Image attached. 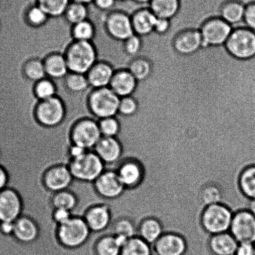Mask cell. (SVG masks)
<instances>
[{"instance_id":"1","label":"cell","mask_w":255,"mask_h":255,"mask_svg":"<svg viewBox=\"0 0 255 255\" xmlns=\"http://www.w3.org/2000/svg\"><path fill=\"white\" fill-rule=\"evenodd\" d=\"M69 73L86 75L97 63L98 53L91 41H75L65 54Z\"/></svg>"},{"instance_id":"2","label":"cell","mask_w":255,"mask_h":255,"mask_svg":"<svg viewBox=\"0 0 255 255\" xmlns=\"http://www.w3.org/2000/svg\"><path fill=\"white\" fill-rule=\"evenodd\" d=\"M234 214L223 203L207 205L200 215V224L210 236L229 232Z\"/></svg>"},{"instance_id":"3","label":"cell","mask_w":255,"mask_h":255,"mask_svg":"<svg viewBox=\"0 0 255 255\" xmlns=\"http://www.w3.org/2000/svg\"><path fill=\"white\" fill-rule=\"evenodd\" d=\"M68 168L74 179L91 182H95L106 170L105 163L93 150L71 159Z\"/></svg>"},{"instance_id":"4","label":"cell","mask_w":255,"mask_h":255,"mask_svg":"<svg viewBox=\"0 0 255 255\" xmlns=\"http://www.w3.org/2000/svg\"><path fill=\"white\" fill-rule=\"evenodd\" d=\"M121 98L110 87L98 89L91 93L89 107L99 120L116 117L119 114Z\"/></svg>"},{"instance_id":"5","label":"cell","mask_w":255,"mask_h":255,"mask_svg":"<svg viewBox=\"0 0 255 255\" xmlns=\"http://www.w3.org/2000/svg\"><path fill=\"white\" fill-rule=\"evenodd\" d=\"M91 234L90 228L81 218L72 217L68 222L58 227L59 242L64 247L70 249H75L85 244Z\"/></svg>"},{"instance_id":"6","label":"cell","mask_w":255,"mask_h":255,"mask_svg":"<svg viewBox=\"0 0 255 255\" xmlns=\"http://www.w3.org/2000/svg\"><path fill=\"white\" fill-rule=\"evenodd\" d=\"M106 170L117 172L126 189H134L141 186L145 178V168L142 161L137 158H126Z\"/></svg>"},{"instance_id":"7","label":"cell","mask_w":255,"mask_h":255,"mask_svg":"<svg viewBox=\"0 0 255 255\" xmlns=\"http://www.w3.org/2000/svg\"><path fill=\"white\" fill-rule=\"evenodd\" d=\"M225 46L235 58L242 60L252 58L255 56V32L249 28L235 29Z\"/></svg>"},{"instance_id":"8","label":"cell","mask_w":255,"mask_h":255,"mask_svg":"<svg viewBox=\"0 0 255 255\" xmlns=\"http://www.w3.org/2000/svg\"><path fill=\"white\" fill-rule=\"evenodd\" d=\"M99 121L96 119H85L79 121L72 130L73 145L80 146L88 151L93 150L103 137Z\"/></svg>"},{"instance_id":"9","label":"cell","mask_w":255,"mask_h":255,"mask_svg":"<svg viewBox=\"0 0 255 255\" xmlns=\"http://www.w3.org/2000/svg\"><path fill=\"white\" fill-rule=\"evenodd\" d=\"M37 120L46 127H55L63 123L66 116L64 101L58 96L41 101L36 110Z\"/></svg>"},{"instance_id":"10","label":"cell","mask_w":255,"mask_h":255,"mask_svg":"<svg viewBox=\"0 0 255 255\" xmlns=\"http://www.w3.org/2000/svg\"><path fill=\"white\" fill-rule=\"evenodd\" d=\"M232 26L220 18L207 21L200 29L202 47L224 45L232 33Z\"/></svg>"},{"instance_id":"11","label":"cell","mask_w":255,"mask_h":255,"mask_svg":"<svg viewBox=\"0 0 255 255\" xmlns=\"http://www.w3.org/2000/svg\"><path fill=\"white\" fill-rule=\"evenodd\" d=\"M229 232L239 243L255 244V217L247 209L234 213Z\"/></svg>"},{"instance_id":"12","label":"cell","mask_w":255,"mask_h":255,"mask_svg":"<svg viewBox=\"0 0 255 255\" xmlns=\"http://www.w3.org/2000/svg\"><path fill=\"white\" fill-rule=\"evenodd\" d=\"M108 33L116 41H125L135 34L129 14L126 11H111L106 19Z\"/></svg>"},{"instance_id":"13","label":"cell","mask_w":255,"mask_h":255,"mask_svg":"<svg viewBox=\"0 0 255 255\" xmlns=\"http://www.w3.org/2000/svg\"><path fill=\"white\" fill-rule=\"evenodd\" d=\"M155 255H185L189 247L181 235L166 232L152 246Z\"/></svg>"},{"instance_id":"14","label":"cell","mask_w":255,"mask_h":255,"mask_svg":"<svg viewBox=\"0 0 255 255\" xmlns=\"http://www.w3.org/2000/svg\"><path fill=\"white\" fill-rule=\"evenodd\" d=\"M23 205L15 190L6 188L0 191V222H14L21 216Z\"/></svg>"},{"instance_id":"15","label":"cell","mask_w":255,"mask_h":255,"mask_svg":"<svg viewBox=\"0 0 255 255\" xmlns=\"http://www.w3.org/2000/svg\"><path fill=\"white\" fill-rule=\"evenodd\" d=\"M95 185L98 194L108 199L120 197L126 189L117 172L113 170H105L96 180Z\"/></svg>"},{"instance_id":"16","label":"cell","mask_w":255,"mask_h":255,"mask_svg":"<svg viewBox=\"0 0 255 255\" xmlns=\"http://www.w3.org/2000/svg\"><path fill=\"white\" fill-rule=\"evenodd\" d=\"M93 150L105 163V167L115 165L123 153L122 145L116 137H102Z\"/></svg>"},{"instance_id":"17","label":"cell","mask_w":255,"mask_h":255,"mask_svg":"<svg viewBox=\"0 0 255 255\" xmlns=\"http://www.w3.org/2000/svg\"><path fill=\"white\" fill-rule=\"evenodd\" d=\"M245 8L242 0H225L220 7V16L233 29L248 28L244 21Z\"/></svg>"},{"instance_id":"18","label":"cell","mask_w":255,"mask_h":255,"mask_svg":"<svg viewBox=\"0 0 255 255\" xmlns=\"http://www.w3.org/2000/svg\"><path fill=\"white\" fill-rule=\"evenodd\" d=\"M73 180L68 166L59 165L46 172L44 183L47 189L52 192H58L68 189Z\"/></svg>"},{"instance_id":"19","label":"cell","mask_w":255,"mask_h":255,"mask_svg":"<svg viewBox=\"0 0 255 255\" xmlns=\"http://www.w3.org/2000/svg\"><path fill=\"white\" fill-rule=\"evenodd\" d=\"M202 38L200 30L188 29L178 34L174 41V48L184 55L194 54L202 48Z\"/></svg>"},{"instance_id":"20","label":"cell","mask_w":255,"mask_h":255,"mask_svg":"<svg viewBox=\"0 0 255 255\" xmlns=\"http://www.w3.org/2000/svg\"><path fill=\"white\" fill-rule=\"evenodd\" d=\"M116 73L111 64L106 62L97 63L86 74L91 88L98 89L110 87L111 81Z\"/></svg>"},{"instance_id":"21","label":"cell","mask_w":255,"mask_h":255,"mask_svg":"<svg viewBox=\"0 0 255 255\" xmlns=\"http://www.w3.org/2000/svg\"><path fill=\"white\" fill-rule=\"evenodd\" d=\"M91 232H103L110 226L112 219L110 207L106 205L91 208L84 218Z\"/></svg>"},{"instance_id":"22","label":"cell","mask_w":255,"mask_h":255,"mask_svg":"<svg viewBox=\"0 0 255 255\" xmlns=\"http://www.w3.org/2000/svg\"><path fill=\"white\" fill-rule=\"evenodd\" d=\"M239 244L229 232L212 235L207 242L208 248L214 255H235Z\"/></svg>"},{"instance_id":"23","label":"cell","mask_w":255,"mask_h":255,"mask_svg":"<svg viewBox=\"0 0 255 255\" xmlns=\"http://www.w3.org/2000/svg\"><path fill=\"white\" fill-rule=\"evenodd\" d=\"M157 17L151 11L149 6L138 9L131 16L133 31L139 36L148 35L154 31Z\"/></svg>"},{"instance_id":"24","label":"cell","mask_w":255,"mask_h":255,"mask_svg":"<svg viewBox=\"0 0 255 255\" xmlns=\"http://www.w3.org/2000/svg\"><path fill=\"white\" fill-rule=\"evenodd\" d=\"M137 81L128 70L116 71L110 88L121 98L130 96L137 88Z\"/></svg>"},{"instance_id":"25","label":"cell","mask_w":255,"mask_h":255,"mask_svg":"<svg viewBox=\"0 0 255 255\" xmlns=\"http://www.w3.org/2000/svg\"><path fill=\"white\" fill-rule=\"evenodd\" d=\"M164 234L160 220L154 217H145L138 225L137 236L152 246Z\"/></svg>"},{"instance_id":"26","label":"cell","mask_w":255,"mask_h":255,"mask_svg":"<svg viewBox=\"0 0 255 255\" xmlns=\"http://www.w3.org/2000/svg\"><path fill=\"white\" fill-rule=\"evenodd\" d=\"M13 237L24 244H31L38 237L39 230L35 222L28 217L21 216L14 222Z\"/></svg>"},{"instance_id":"27","label":"cell","mask_w":255,"mask_h":255,"mask_svg":"<svg viewBox=\"0 0 255 255\" xmlns=\"http://www.w3.org/2000/svg\"><path fill=\"white\" fill-rule=\"evenodd\" d=\"M47 77L53 80L63 79L69 73L64 54L55 53L47 57L44 60Z\"/></svg>"},{"instance_id":"28","label":"cell","mask_w":255,"mask_h":255,"mask_svg":"<svg viewBox=\"0 0 255 255\" xmlns=\"http://www.w3.org/2000/svg\"><path fill=\"white\" fill-rule=\"evenodd\" d=\"M182 0H150L148 6L158 18L171 19L179 13Z\"/></svg>"},{"instance_id":"29","label":"cell","mask_w":255,"mask_h":255,"mask_svg":"<svg viewBox=\"0 0 255 255\" xmlns=\"http://www.w3.org/2000/svg\"><path fill=\"white\" fill-rule=\"evenodd\" d=\"M238 185L245 199L255 200V163H250L242 170L238 179Z\"/></svg>"},{"instance_id":"30","label":"cell","mask_w":255,"mask_h":255,"mask_svg":"<svg viewBox=\"0 0 255 255\" xmlns=\"http://www.w3.org/2000/svg\"><path fill=\"white\" fill-rule=\"evenodd\" d=\"M121 255H153L152 247L138 236L128 239L121 250Z\"/></svg>"},{"instance_id":"31","label":"cell","mask_w":255,"mask_h":255,"mask_svg":"<svg viewBox=\"0 0 255 255\" xmlns=\"http://www.w3.org/2000/svg\"><path fill=\"white\" fill-rule=\"evenodd\" d=\"M110 227L114 236H123L128 239L137 236V227L132 220L121 218L111 222Z\"/></svg>"},{"instance_id":"32","label":"cell","mask_w":255,"mask_h":255,"mask_svg":"<svg viewBox=\"0 0 255 255\" xmlns=\"http://www.w3.org/2000/svg\"><path fill=\"white\" fill-rule=\"evenodd\" d=\"M36 3L43 9L49 18L63 16L71 0H36Z\"/></svg>"},{"instance_id":"33","label":"cell","mask_w":255,"mask_h":255,"mask_svg":"<svg viewBox=\"0 0 255 255\" xmlns=\"http://www.w3.org/2000/svg\"><path fill=\"white\" fill-rule=\"evenodd\" d=\"M89 15L88 6L86 4L71 2L64 17L71 25L87 20Z\"/></svg>"},{"instance_id":"34","label":"cell","mask_w":255,"mask_h":255,"mask_svg":"<svg viewBox=\"0 0 255 255\" xmlns=\"http://www.w3.org/2000/svg\"><path fill=\"white\" fill-rule=\"evenodd\" d=\"M63 80L67 90L72 93H83L91 88L87 76L84 74L69 73Z\"/></svg>"},{"instance_id":"35","label":"cell","mask_w":255,"mask_h":255,"mask_svg":"<svg viewBox=\"0 0 255 255\" xmlns=\"http://www.w3.org/2000/svg\"><path fill=\"white\" fill-rule=\"evenodd\" d=\"M24 73L29 80L35 83L48 78L46 75L44 60L34 58L27 62L24 66Z\"/></svg>"},{"instance_id":"36","label":"cell","mask_w":255,"mask_h":255,"mask_svg":"<svg viewBox=\"0 0 255 255\" xmlns=\"http://www.w3.org/2000/svg\"><path fill=\"white\" fill-rule=\"evenodd\" d=\"M128 71L132 74L136 80L142 81L149 77L152 72V66L148 59L135 58L128 66Z\"/></svg>"},{"instance_id":"37","label":"cell","mask_w":255,"mask_h":255,"mask_svg":"<svg viewBox=\"0 0 255 255\" xmlns=\"http://www.w3.org/2000/svg\"><path fill=\"white\" fill-rule=\"evenodd\" d=\"M121 250L114 235L101 238L96 246L97 255H121Z\"/></svg>"},{"instance_id":"38","label":"cell","mask_w":255,"mask_h":255,"mask_svg":"<svg viewBox=\"0 0 255 255\" xmlns=\"http://www.w3.org/2000/svg\"><path fill=\"white\" fill-rule=\"evenodd\" d=\"M26 18L29 24L36 27L44 25L50 18L35 1L31 2L27 6Z\"/></svg>"},{"instance_id":"39","label":"cell","mask_w":255,"mask_h":255,"mask_svg":"<svg viewBox=\"0 0 255 255\" xmlns=\"http://www.w3.org/2000/svg\"><path fill=\"white\" fill-rule=\"evenodd\" d=\"M57 86L53 79L46 78L36 83L34 93L40 101L49 100L57 95Z\"/></svg>"},{"instance_id":"40","label":"cell","mask_w":255,"mask_h":255,"mask_svg":"<svg viewBox=\"0 0 255 255\" xmlns=\"http://www.w3.org/2000/svg\"><path fill=\"white\" fill-rule=\"evenodd\" d=\"M77 199L73 193L68 190L56 192L53 199L54 209H63L71 212L75 208Z\"/></svg>"},{"instance_id":"41","label":"cell","mask_w":255,"mask_h":255,"mask_svg":"<svg viewBox=\"0 0 255 255\" xmlns=\"http://www.w3.org/2000/svg\"><path fill=\"white\" fill-rule=\"evenodd\" d=\"M72 33L75 41H91L95 35V25L87 19L73 26Z\"/></svg>"},{"instance_id":"42","label":"cell","mask_w":255,"mask_h":255,"mask_svg":"<svg viewBox=\"0 0 255 255\" xmlns=\"http://www.w3.org/2000/svg\"><path fill=\"white\" fill-rule=\"evenodd\" d=\"M99 126L103 137H116L120 132V123L116 116L99 121Z\"/></svg>"},{"instance_id":"43","label":"cell","mask_w":255,"mask_h":255,"mask_svg":"<svg viewBox=\"0 0 255 255\" xmlns=\"http://www.w3.org/2000/svg\"><path fill=\"white\" fill-rule=\"evenodd\" d=\"M200 199L205 204L207 205L220 204L222 195L219 188L214 185H208L200 192Z\"/></svg>"},{"instance_id":"44","label":"cell","mask_w":255,"mask_h":255,"mask_svg":"<svg viewBox=\"0 0 255 255\" xmlns=\"http://www.w3.org/2000/svg\"><path fill=\"white\" fill-rule=\"evenodd\" d=\"M138 105L132 96L121 98L118 115L123 116H131L137 112Z\"/></svg>"},{"instance_id":"45","label":"cell","mask_w":255,"mask_h":255,"mask_svg":"<svg viewBox=\"0 0 255 255\" xmlns=\"http://www.w3.org/2000/svg\"><path fill=\"white\" fill-rule=\"evenodd\" d=\"M124 47L126 53L132 56V58H135L142 48V40L140 36L135 34H133L127 40L124 41Z\"/></svg>"},{"instance_id":"46","label":"cell","mask_w":255,"mask_h":255,"mask_svg":"<svg viewBox=\"0 0 255 255\" xmlns=\"http://www.w3.org/2000/svg\"><path fill=\"white\" fill-rule=\"evenodd\" d=\"M244 21L248 28L255 32V1L247 4Z\"/></svg>"},{"instance_id":"47","label":"cell","mask_w":255,"mask_h":255,"mask_svg":"<svg viewBox=\"0 0 255 255\" xmlns=\"http://www.w3.org/2000/svg\"><path fill=\"white\" fill-rule=\"evenodd\" d=\"M72 218L71 212L69 210L56 209L54 212V219L58 225L68 222Z\"/></svg>"},{"instance_id":"48","label":"cell","mask_w":255,"mask_h":255,"mask_svg":"<svg viewBox=\"0 0 255 255\" xmlns=\"http://www.w3.org/2000/svg\"><path fill=\"white\" fill-rule=\"evenodd\" d=\"M235 255H255V244L240 243Z\"/></svg>"},{"instance_id":"49","label":"cell","mask_w":255,"mask_h":255,"mask_svg":"<svg viewBox=\"0 0 255 255\" xmlns=\"http://www.w3.org/2000/svg\"><path fill=\"white\" fill-rule=\"evenodd\" d=\"M117 0H95L93 4L101 11H109L116 5Z\"/></svg>"},{"instance_id":"50","label":"cell","mask_w":255,"mask_h":255,"mask_svg":"<svg viewBox=\"0 0 255 255\" xmlns=\"http://www.w3.org/2000/svg\"><path fill=\"white\" fill-rule=\"evenodd\" d=\"M170 26V19L157 18L155 24L154 31L159 34H164L168 31Z\"/></svg>"},{"instance_id":"51","label":"cell","mask_w":255,"mask_h":255,"mask_svg":"<svg viewBox=\"0 0 255 255\" xmlns=\"http://www.w3.org/2000/svg\"><path fill=\"white\" fill-rule=\"evenodd\" d=\"M14 228V222H0V235L3 237L13 236Z\"/></svg>"},{"instance_id":"52","label":"cell","mask_w":255,"mask_h":255,"mask_svg":"<svg viewBox=\"0 0 255 255\" xmlns=\"http://www.w3.org/2000/svg\"><path fill=\"white\" fill-rule=\"evenodd\" d=\"M9 175L6 168L0 164V191L8 187Z\"/></svg>"},{"instance_id":"53","label":"cell","mask_w":255,"mask_h":255,"mask_svg":"<svg viewBox=\"0 0 255 255\" xmlns=\"http://www.w3.org/2000/svg\"><path fill=\"white\" fill-rule=\"evenodd\" d=\"M88 150L84 149V148L80 147V146L73 145L70 148L69 153H70L72 159L81 157L84 154H85Z\"/></svg>"},{"instance_id":"54","label":"cell","mask_w":255,"mask_h":255,"mask_svg":"<svg viewBox=\"0 0 255 255\" xmlns=\"http://www.w3.org/2000/svg\"><path fill=\"white\" fill-rule=\"evenodd\" d=\"M247 209L255 217V200H249L248 202Z\"/></svg>"},{"instance_id":"55","label":"cell","mask_w":255,"mask_h":255,"mask_svg":"<svg viewBox=\"0 0 255 255\" xmlns=\"http://www.w3.org/2000/svg\"><path fill=\"white\" fill-rule=\"evenodd\" d=\"M138 6H148L150 0H130Z\"/></svg>"},{"instance_id":"56","label":"cell","mask_w":255,"mask_h":255,"mask_svg":"<svg viewBox=\"0 0 255 255\" xmlns=\"http://www.w3.org/2000/svg\"><path fill=\"white\" fill-rule=\"evenodd\" d=\"M94 1H95V0H71V2L84 4L88 6L89 4L93 3Z\"/></svg>"},{"instance_id":"57","label":"cell","mask_w":255,"mask_h":255,"mask_svg":"<svg viewBox=\"0 0 255 255\" xmlns=\"http://www.w3.org/2000/svg\"><path fill=\"white\" fill-rule=\"evenodd\" d=\"M128 1H130V0H117V1H121V2H126Z\"/></svg>"},{"instance_id":"58","label":"cell","mask_w":255,"mask_h":255,"mask_svg":"<svg viewBox=\"0 0 255 255\" xmlns=\"http://www.w3.org/2000/svg\"><path fill=\"white\" fill-rule=\"evenodd\" d=\"M0 158H1V151H0Z\"/></svg>"},{"instance_id":"59","label":"cell","mask_w":255,"mask_h":255,"mask_svg":"<svg viewBox=\"0 0 255 255\" xmlns=\"http://www.w3.org/2000/svg\"><path fill=\"white\" fill-rule=\"evenodd\" d=\"M31 1H35L36 0H31Z\"/></svg>"},{"instance_id":"60","label":"cell","mask_w":255,"mask_h":255,"mask_svg":"<svg viewBox=\"0 0 255 255\" xmlns=\"http://www.w3.org/2000/svg\"></svg>"}]
</instances>
